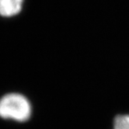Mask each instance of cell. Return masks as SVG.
Returning a JSON list of instances; mask_svg holds the SVG:
<instances>
[{
	"label": "cell",
	"mask_w": 129,
	"mask_h": 129,
	"mask_svg": "<svg viewBox=\"0 0 129 129\" xmlns=\"http://www.w3.org/2000/svg\"><path fill=\"white\" fill-rule=\"evenodd\" d=\"M30 115V103L23 95L8 93L0 99V117L2 118L23 122Z\"/></svg>",
	"instance_id": "1"
},
{
	"label": "cell",
	"mask_w": 129,
	"mask_h": 129,
	"mask_svg": "<svg viewBox=\"0 0 129 129\" xmlns=\"http://www.w3.org/2000/svg\"><path fill=\"white\" fill-rule=\"evenodd\" d=\"M23 0H0V15L4 17H11L20 13L22 10Z\"/></svg>",
	"instance_id": "2"
},
{
	"label": "cell",
	"mask_w": 129,
	"mask_h": 129,
	"mask_svg": "<svg viewBox=\"0 0 129 129\" xmlns=\"http://www.w3.org/2000/svg\"><path fill=\"white\" fill-rule=\"evenodd\" d=\"M113 129H129V114H118L114 119Z\"/></svg>",
	"instance_id": "3"
}]
</instances>
